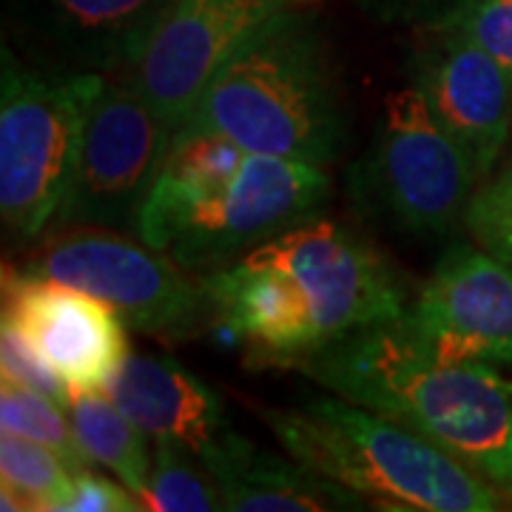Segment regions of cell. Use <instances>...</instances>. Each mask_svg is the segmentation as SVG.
Returning a JSON list of instances; mask_svg holds the SVG:
<instances>
[{
    "label": "cell",
    "mask_w": 512,
    "mask_h": 512,
    "mask_svg": "<svg viewBox=\"0 0 512 512\" xmlns=\"http://www.w3.org/2000/svg\"><path fill=\"white\" fill-rule=\"evenodd\" d=\"M293 370L439 444L512 507V384L493 365L441 362L393 319L333 339Z\"/></svg>",
    "instance_id": "1"
},
{
    "label": "cell",
    "mask_w": 512,
    "mask_h": 512,
    "mask_svg": "<svg viewBox=\"0 0 512 512\" xmlns=\"http://www.w3.org/2000/svg\"><path fill=\"white\" fill-rule=\"evenodd\" d=\"M328 194L322 165L180 128L148 194L137 237L202 276L311 220Z\"/></svg>",
    "instance_id": "2"
},
{
    "label": "cell",
    "mask_w": 512,
    "mask_h": 512,
    "mask_svg": "<svg viewBox=\"0 0 512 512\" xmlns=\"http://www.w3.org/2000/svg\"><path fill=\"white\" fill-rule=\"evenodd\" d=\"M282 450L379 510L495 512L507 501L439 444L336 393L259 407Z\"/></svg>",
    "instance_id": "3"
},
{
    "label": "cell",
    "mask_w": 512,
    "mask_h": 512,
    "mask_svg": "<svg viewBox=\"0 0 512 512\" xmlns=\"http://www.w3.org/2000/svg\"><path fill=\"white\" fill-rule=\"evenodd\" d=\"M180 128L211 131L259 154L333 163L345 143V111L311 23L288 9L268 20L208 83Z\"/></svg>",
    "instance_id": "4"
},
{
    "label": "cell",
    "mask_w": 512,
    "mask_h": 512,
    "mask_svg": "<svg viewBox=\"0 0 512 512\" xmlns=\"http://www.w3.org/2000/svg\"><path fill=\"white\" fill-rule=\"evenodd\" d=\"M103 77L23 63L3 49L0 214L18 242H35L55 228Z\"/></svg>",
    "instance_id": "5"
},
{
    "label": "cell",
    "mask_w": 512,
    "mask_h": 512,
    "mask_svg": "<svg viewBox=\"0 0 512 512\" xmlns=\"http://www.w3.org/2000/svg\"><path fill=\"white\" fill-rule=\"evenodd\" d=\"M478 185L473 160L413 83L387 94L373 143L350 168L359 211L416 237H441L464 222Z\"/></svg>",
    "instance_id": "6"
},
{
    "label": "cell",
    "mask_w": 512,
    "mask_h": 512,
    "mask_svg": "<svg viewBox=\"0 0 512 512\" xmlns=\"http://www.w3.org/2000/svg\"><path fill=\"white\" fill-rule=\"evenodd\" d=\"M89 291L109 302L131 330L191 336L214 319L200 276L134 234L69 225L40 237L37 254L20 268Z\"/></svg>",
    "instance_id": "7"
},
{
    "label": "cell",
    "mask_w": 512,
    "mask_h": 512,
    "mask_svg": "<svg viewBox=\"0 0 512 512\" xmlns=\"http://www.w3.org/2000/svg\"><path fill=\"white\" fill-rule=\"evenodd\" d=\"M171 143L174 131L131 77L106 74L86 111L72 183L55 228L89 225L137 237Z\"/></svg>",
    "instance_id": "8"
},
{
    "label": "cell",
    "mask_w": 512,
    "mask_h": 512,
    "mask_svg": "<svg viewBox=\"0 0 512 512\" xmlns=\"http://www.w3.org/2000/svg\"><path fill=\"white\" fill-rule=\"evenodd\" d=\"M296 276L311 299L322 342L399 319L407 308L402 279L365 237L330 220H305L248 251Z\"/></svg>",
    "instance_id": "9"
},
{
    "label": "cell",
    "mask_w": 512,
    "mask_h": 512,
    "mask_svg": "<svg viewBox=\"0 0 512 512\" xmlns=\"http://www.w3.org/2000/svg\"><path fill=\"white\" fill-rule=\"evenodd\" d=\"M399 322L441 362L512 365V268L478 242H456Z\"/></svg>",
    "instance_id": "10"
},
{
    "label": "cell",
    "mask_w": 512,
    "mask_h": 512,
    "mask_svg": "<svg viewBox=\"0 0 512 512\" xmlns=\"http://www.w3.org/2000/svg\"><path fill=\"white\" fill-rule=\"evenodd\" d=\"M282 9V0H171L128 77L177 131L222 66Z\"/></svg>",
    "instance_id": "11"
},
{
    "label": "cell",
    "mask_w": 512,
    "mask_h": 512,
    "mask_svg": "<svg viewBox=\"0 0 512 512\" xmlns=\"http://www.w3.org/2000/svg\"><path fill=\"white\" fill-rule=\"evenodd\" d=\"M3 322L77 393H106L128 356L123 316L74 285L3 271Z\"/></svg>",
    "instance_id": "12"
},
{
    "label": "cell",
    "mask_w": 512,
    "mask_h": 512,
    "mask_svg": "<svg viewBox=\"0 0 512 512\" xmlns=\"http://www.w3.org/2000/svg\"><path fill=\"white\" fill-rule=\"evenodd\" d=\"M410 77L441 126L476 165L481 183L512 137V74L456 26L421 32Z\"/></svg>",
    "instance_id": "13"
},
{
    "label": "cell",
    "mask_w": 512,
    "mask_h": 512,
    "mask_svg": "<svg viewBox=\"0 0 512 512\" xmlns=\"http://www.w3.org/2000/svg\"><path fill=\"white\" fill-rule=\"evenodd\" d=\"M171 0H18L32 63L60 72L128 74Z\"/></svg>",
    "instance_id": "14"
},
{
    "label": "cell",
    "mask_w": 512,
    "mask_h": 512,
    "mask_svg": "<svg viewBox=\"0 0 512 512\" xmlns=\"http://www.w3.org/2000/svg\"><path fill=\"white\" fill-rule=\"evenodd\" d=\"M200 279L214 305V319L262 362L293 367L325 345L311 299L288 271L245 254Z\"/></svg>",
    "instance_id": "15"
},
{
    "label": "cell",
    "mask_w": 512,
    "mask_h": 512,
    "mask_svg": "<svg viewBox=\"0 0 512 512\" xmlns=\"http://www.w3.org/2000/svg\"><path fill=\"white\" fill-rule=\"evenodd\" d=\"M106 393L146 430L148 439L180 441L205 464L234 436L220 396L165 353L128 356Z\"/></svg>",
    "instance_id": "16"
},
{
    "label": "cell",
    "mask_w": 512,
    "mask_h": 512,
    "mask_svg": "<svg viewBox=\"0 0 512 512\" xmlns=\"http://www.w3.org/2000/svg\"><path fill=\"white\" fill-rule=\"evenodd\" d=\"M231 512H345L367 510L365 498L348 487L313 473L296 458L259 450L234 433L208 464Z\"/></svg>",
    "instance_id": "17"
},
{
    "label": "cell",
    "mask_w": 512,
    "mask_h": 512,
    "mask_svg": "<svg viewBox=\"0 0 512 512\" xmlns=\"http://www.w3.org/2000/svg\"><path fill=\"white\" fill-rule=\"evenodd\" d=\"M69 416L89 461L106 467L128 490L143 493L154 458V453L148 456L146 430L126 416L109 393H77L69 404Z\"/></svg>",
    "instance_id": "18"
},
{
    "label": "cell",
    "mask_w": 512,
    "mask_h": 512,
    "mask_svg": "<svg viewBox=\"0 0 512 512\" xmlns=\"http://www.w3.org/2000/svg\"><path fill=\"white\" fill-rule=\"evenodd\" d=\"M74 470L46 444L15 433L0 436V498L9 512H63Z\"/></svg>",
    "instance_id": "19"
},
{
    "label": "cell",
    "mask_w": 512,
    "mask_h": 512,
    "mask_svg": "<svg viewBox=\"0 0 512 512\" xmlns=\"http://www.w3.org/2000/svg\"><path fill=\"white\" fill-rule=\"evenodd\" d=\"M140 501L151 512L225 510V495L211 467L194 450L171 439L154 441L151 473Z\"/></svg>",
    "instance_id": "20"
},
{
    "label": "cell",
    "mask_w": 512,
    "mask_h": 512,
    "mask_svg": "<svg viewBox=\"0 0 512 512\" xmlns=\"http://www.w3.org/2000/svg\"><path fill=\"white\" fill-rule=\"evenodd\" d=\"M63 410L66 407L52 402L49 396L3 376V384H0V427H3V433H15L23 439L37 441V444H46L72 470L92 467V461L83 453L80 441L74 436L72 416H66Z\"/></svg>",
    "instance_id": "21"
},
{
    "label": "cell",
    "mask_w": 512,
    "mask_h": 512,
    "mask_svg": "<svg viewBox=\"0 0 512 512\" xmlns=\"http://www.w3.org/2000/svg\"><path fill=\"white\" fill-rule=\"evenodd\" d=\"M464 225L473 242L512 268V174L493 171L467 205Z\"/></svg>",
    "instance_id": "22"
},
{
    "label": "cell",
    "mask_w": 512,
    "mask_h": 512,
    "mask_svg": "<svg viewBox=\"0 0 512 512\" xmlns=\"http://www.w3.org/2000/svg\"><path fill=\"white\" fill-rule=\"evenodd\" d=\"M0 370H3V376H9V379H15V382L26 384V387H32L37 393H43V396H49L52 402H57L60 407H66L69 410V404H72V390L63 384L60 376H55L49 365L37 356L35 350L29 348V342L20 336L18 330L12 328V325H0Z\"/></svg>",
    "instance_id": "23"
},
{
    "label": "cell",
    "mask_w": 512,
    "mask_h": 512,
    "mask_svg": "<svg viewBox=\"0 0 512 512\" xmlns=\"http://www.w3.org/2000/svg\"><path fill=\"white\" fill-rule=\"evenodd\" d=\"M512 74V0H476L453 23Z\"/></svg>",
    "instance_id": "24"
},
{
    "label": "cell",
    "mask_w": 512,
    "mask_h": 512,
    "mask_svg": "<svg viewBox=\"0 0 512 512\" xmlns=\"http://www.w3.org/2000/svg\"><path fill=\"white\" fill-rule=\"evenodd\" d=\"M143 501L134 490L117 478L100 476L92 467L74 470L72 493L63 504V512H140Z\"/></svg>",
    "instance_id": "25"
},
{
    "label": "cell",
    "mask_w": 512,
    "mask_h": 512,
    "mask_svg": "<svg viewBox=\"0 0 512 512\" xmlns=\"http://www.w3.org/2000/svg\"><path fill=\"white\" fill-rule=\"evenodd\" d=\"M476 0H370L382 20L413 26L416 32L453 26Z\"/></svg>",
    "instance_id": "26"
},
{
    "label": "cell",
    "mask_w": 512,
    "mask_h": 512,
    "mask_svg": "<svg viewBox=\"0 0 512 512\" xmlns=\"http://www.w3.org/2000/svg\"><path fill=\"white\" fill-rule=\"evenodd\" d=\"M498 171H507V174H512V151H510V160L504 163V168H498Z\"/></svg>",
    "instance_id": "27"
},
{
    "label": "cell",
    "mask_w": 512,
    "mask_h": 512,
    "mask_svg": "<svg viewBox=\"0 0 512 512\" xmlns=\"http://www.w3.org/2000/svg\"><path fill=\"white\" fill-rule=\"evenodd\" d=\"M510 384H512V382H510Z\"/></svg>",
    "instance_id": "28"
}]
</instances>
